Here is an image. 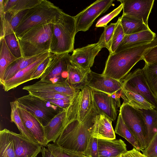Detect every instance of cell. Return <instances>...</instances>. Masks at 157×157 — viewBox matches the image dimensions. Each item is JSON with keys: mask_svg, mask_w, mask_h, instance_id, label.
<instances>
[{"mask_svg": "<svg viewBox=\"0 0 157 157\" xmlns=\"http://www.w3.org/2000/svg\"><path fill=\"white\" fill-rule=\"evenodd\" d=\"M121 157H147L135 147L121 155Z\"/></svg>", "mask_w": 157, "mask_h": 157, "instance_id": "obj_46", "label": "cell"}, {"mask_svg": "<svg viewBox=\"0 0 157 157\" xmlns=\"http://www.w3.org/2000/svg\"><path fill=\"white\" fill-rule=\"evenodd\" d=\"M51 53L48 52L26 68L17 73L13 77L4 81L1 85L5 91L14 89L21 84L31 80L32 75L38 66L49 56Z\"/></svg>", "mask_w": 157, "mask_h": 157, "instance_id": "obj_18", "label": "cell"}, {"mask_svg": "<svg viewBox=\"0 0 157 157\" xmlns=\"http://www.w3.org/2000/svg\"><path fill=\"white\" fill-rule=\"evenodd\" d=\"M123 6L121 4L112 12L101 18L96 24L97 28L104 27L112 19L117 16L123 10Z\"/></svg>", "mask_w": 157, "mask_h": 157, "instance_id": "obj_42", "label": "cell"}, {"mask_svg": "<svg viewBox=\"0 0 157 157\" xmlns=\"http://www.w3.org/2000/svg\"><path fill=\"white\" fill-rule=\"evenodd\" d=\"M11 133L17 157H36L41 152L43 146L41 144L33 143L20 133Z\"/></svg>", "mask_w": 157, "mask_h": 157, "instance_id": "obj_17", "label": "cell"}, {"mask_svg": "<svg viewBox=\"0 0 157 157\" xmlns=\"http://www.w3.org/2000/svg\"><path fill=\"white\" fill-rule=\"evenodd\" d=\"M47 147L55 157H84L82 153L65 149L54 143L48 144Z\"/></svg>", "mask_w": 157, "mask_h": 157, "instance_id": "obj_36", "label": "cell"}, {"mask_svg": "<svg viewBox=\"0 0 157 157\" xmlns=\"http://www.w3.org/2000/svg\"><path fill=\"white\" fill-rule=\"evenodd\" d=\"M98 157H117L126 152V145L121 139H98Z\"/></svg>", "mask_w": 157, "mask_h": 157, "instance_id": "obj_21", "label": "cell"}, {"mask_svg": "<svg viewBox=\"0 0 157 157\" xmlns=\"http://www.w3.org/2000/svg\"><path fill=\"white\" fill-rule=\"evenodd\" d=\"M125 124L135 135L142 148H146L145 127L143 117L138 109L123 102L119 110Z\"/></svg>", "mask_w": 157, "mask_h": 157, "instance_id": "obj_8", "label": "cell"}, {"mask_svg": "<svg viewBox=\"0 0 157 157\" xmlns=\"http://www.w3.org/2000/svg\"><path fill=\"white\" fill-rule=\"evenodd\" d=\"M138 110L143 117L145 124L146 147L157 133V110L155 109Z\"/></svg>", "mask_w": 157, "mask_h": 157, "instance_id": "obj_26", "label": "cell"}, {"mask_svg": "<svg viewBox=\"0 0 157 157\" xmlns=\"http://www.w3.org/2000/svg\"><path fill=\"white\" fill-rule=\"evenodd\" d=\"M125 35H130L150 29L142 20L122 14L118 18Z\"/></svg>", "mask_w": 157, "mask_h": 157, "instance_id": "obj_29", "label": "cell"}, {"mask_svg": "<svg viewBox=\"0 0 157 157\" xmlns=\"http://www.w3.org/2000/svg\"><path fill=\"white\" fill-rule=\"evenodd\" d=\"M51 54L47 57L37 67L31 78V80L40 78L48 65L51 59Z\"/></svg>", "mask_w": 157, "mask_h": 157, "instance_id": "obj_44", "label": "cell"}, {"mask_svg": "<svg viewBox=\"0 0 157 157\" xmlns=\"http://www.w3.org/2000/svg\"><path fill=\"white\" fill-rule=\"evenodd\" d=\"M122 81L125 87L137 92L157 110V99L147 82L143 68L129 73Z\"/></svg>", "mask_w": 157, "mask_h": 157, "instance_id": "obj_10", "label": "cell"}, {"mask_svg": "<svg viewBox=\"0 0 157 157\" xmlns=\"http://www.w3.org/2000/svg\"><path fill=\"white\" fill-rule=\"evenodd\" d=\"M103 48L98 41L74 49L71 55V63L82 70L89 71L93 66L96 56Z\"/></svg>", "mask_w": 157, "mask_h": 157, "instance_id": "obj_11", "label": "cell"}, {"mask_svg": "<svg viewBox=\"0 0 157 157\" xmlns=\"http://www.w3.org/2000/svg\"><path fill=\"white\" fill-rule=\"evenodd\" d=\"M93 105L98 114H102L112 121L116 120L117 109L120 107V100L114 99L111 94L92 90Z\"/></svg>", "mask_w": 157, "mask_h": 157, "instance_id": "obj_12", "label": "cell"}, {"mask_svg": "<svg viewBox=\"0 0 157 157\" xmlns=\"http://www.w3.org/2000/svg\"><path fill=\"white\" fill-rule=\"evenodd\" d=\"M0 157H17L11 131L6 128L0 131Z\"/></svg>", "mask_w": 157, "mask_h": 157, "instance_id": "obj_30", "label": "cell"}, {"mask_svg": "<svg viewBox=\"0 0 157 157\" xmlns=\"http://www.w3.org/2000/svg\"><path fill=\"white\" fill-rule=\"evenodd\" d=\"M10 104L11 110V121L15 123L20 131V133L24 137L35 144H40L25 126L18 111L16 100L11 102Z\"/></svg>", "mask_w": 157, "mask_h": 157, "instance_id": "obj_32", "label": "cell"}, {"mask_svg": "<svg viewBox=\"0 0 157 157\" xmlns=\"http://www.w3.org/2000/svg\"><path fill=\"white\" fill-rule=\"evenodd\" d=\"M142 151L147 157H157V133L149 144Z\"/></svg>", "mask_w": 157, "mask_h": 157, "instance_id": "obj_43", "label": "cell"}, {"mask_svg": "<svg viewBox=\"0 0 157 157\" xmlns=\"http://www.w3.org/2000/svg\"><path fill=\"white\" fill-rule=\"evenodd\" d=\"M23 89L28 92L32 91L57 93L70 96L76 95L80 91L73 88L67 80L62 82L52 83L41 80L31 85L24 86Z\"/></svg>", "mask_w": 157, "mask_h": 157, "instance_id": "obj_16", "label": "cell"}, {"mask_svg": "<svg viewBox=\"0 0 157 157\" xmlns=\"http://www.w3.org/2000/svg\"><path fill=\"white\" fill-rule=\"evenodd\" d=\"M112 122L105 115L97 113L93 120L91 136L97 139H115V132Z\"/></svg>", "mask_w": 157, "mask_h": 157, "instance_id": "obj_19", "label": "cell"}, {"mask_svg": "<svg viewBox=\"0 0 157 157\" xmlns=\"http://www.w3.org/2000/svg\"><path fill=\"white\" fill-rule=\"evenodd\" d=\"M157 45V37L148 44L109 54L102 75L122 81L133 66L143 60L144 54Z\"/></svg>", "mask_w": 157, "mask_h": 157, "instance_id": "obj_2", "label": "cell"}, {"mask_svg": "<svg viewBox=\"0 0 157 157\" xmlns=\"http://www.w3.org/2000/svg\"><path fill=\"white\" fill-rule=\"evenodd\" d=\"M156 37L155 33L150 29L133 34L125 35L115 53L148 44L154 40Z\"/></svg>", "mask_w": 157, "mask_h": 157, "instance_id": "obj_20", "label": "cell"}, {"mask_svg": "<svg viewBox=\"0 0 157 157\" xmlns=\"http://www.w3.org/2000/svg\"><path fill=\"white\" fill-rule=\"evenodd\" d=\"M53 24L35 26L17 37L23 57L49 52Z\"/></svg>", "mask_w": 157, "mask_h": 157, "instance_id": "obj_3", "label": "cell"}, {"mask_svg": "<svg viewBox=\"0 0 157 157\" xmlns=\"http://www.w3.org/2000/svg\"><path fill=\"white\" fill-rule=\"evenodd\" d=\"M18 110L22 121L29 132L38 143L43 147H47L44 126L30 112L17 103Z\"/></svg>", "mask_w": 157, "mask_h": 157, "instance_id": "obj_15", "label": "cell"}, {"mask_svg": "<svg viewBox=\"0 0 157 157\" xmlns=\"http://www.w3.org/2000/svg\"><path fill=\"white\" fill-rule=\"evenodd\" d=\"M48 52H46L32 57H22L18 59L10 64L6 69L3 78V81L12 78L17 73L27 68Z\"/></svg>", "mask_w": 157, "mask_h": 157, "instance_id": "obj_27", "label": "cell"}, {"mask_svg": "<svg viewBox=\"0 0 157 157\" xmlns=\"http://www.w3.org/2000/svg\"><path fill=\"white\" fill-rule=\"evenodd\" d=\"M113 0H98L74 16L76 32L88 30L95 19L113 5Z\"/></svg>", "mask_w": 157, "mask_h": 157, "instance_id": "obj_7", "label": "cell"}, {"mask_svg": "<svg viewBox=\"0 0 157 157\" xmlns=\"http://www.w3.org/2000/svg\"><path fill=\"white\" fill-rule=\"evenodd\" d=\"M76 33L74 16L64 12L53 24L50 52L56 54L73 52Z\"/></svg>", "mask_w": 157, "mask_h": 157, "instance_id": "obj_4", "label": "cell"}, {"mask_svg": "<svg viewBox=\"0 0 157 157\" xmlns=\"http://www.w3.org/2000/svg\"><path fill=\"white\" fill-rule=\"evenodd\" d=\"M120 95L123 100L124 102L136 109H155V107L140 94L136 91L125 87L124 85L120 90Z\"/></svg>", "mask_w": 157, "mask_h": 157, "instance_id": "obj_22", "label": "cell"}, {"mask_svg": "<svg viewBox=\"0 0 157 157\" xmlns=\"http://www.w3.org/2000/svg\"><path fill=\"white\" fill-rule=\"evenodd\" d=\"M63 13L62 10L50 2L41 0L28 10L14 33L17 37L35 26L53 24Z\"/></svg>", "mask_w": 157, "mask_h": 157, "instance_id": "obj_5", "label": "cell"}, {"mask_svg": "<svg viewBox=\"0 0 157 157\" xmlns=\"http://www.w3.org/2000/svg\"><path fill=\"white\" fill-rule=\"evenodd\" d=\"M143 60L146 64L157 62V45L150 48L144 54Z\"/></svg>", "mask_w": 157, "mask_h": 157, "instance_id": "obj_45", "label": "cell"}, {"mask_svg": "<svg viewBox=\"0 0 157 157\" xmlns=\"http://www.w3.org/2000/svg\"><path fill=\"white\" fill-rule=\"evenodd\" d=\"M98 139L91 136L83 153L84 157H98Z\"/></svg>", "mask_w": 157, "mask_h": 157, "instance_id": "obj_41", "label": "cell"}, {"mask_svg": "<svg viewBox=\"0 0 157 157\" xmlns=\"http://www.w3.org/2000/svg\"><path fill=\"white\" fill-rule=\"evenodd\" d=\"M0 83L3 81V78L7 67L18 59L9 50L4 39H0Z\"/></svg>", "mask_w": 157, "mask_h": 157, "instance_id": "obj_34", "label": "cell"}, {"mask_svg": "<svg viewBox=\"0 0 157 157\" xmlns=\"http://www.w3.org/2000/svg\"><path fill=\"white\" fill-rule=\"evenodd\" d=\"M116 23H111L104 27L103 32L99 38V42L103 48L109 51L114 31L116 25Z\"/></svg>", "mask_w": 157, "mask_h": 157, "instance_id": "obj_37", "label": "cell"}, {"mask_svg": "<svg viewBox=\"0 0 157 157\" xmlns=\"http://www.w3.org/2000/svg\"><path fill=\"white\" fill-rule=\"evenodd\" d=\"M11 52L17 59L22 57L20 46L15 33L11 34L3 37Z\"/></svg>", "mask_w": 157, "mask_h": 157, "instance_id": "obj_39", "label": "cell"}, {"mask_svg": "<svg viewBox=\"0 0 157 157\" xmlns=\"http://www.w3.org/2000/svg\"><path fill=\"white\" fill-rule=\"evenodd\" d=\"M70 56L68 53H52L51 60L40 77V80L52 83L66 80L68 67L71 63Z\"/></svg>", "mask_w": 157, "mask_h": 157, "instance_id": "obj_9", "label": "cell"}, {"mask_svg": "<svg viewBox=\"0 0 157 157\" xmlns=\"http://www.w3.org/2000/svg\"><path fill=\"white\" fill-rule=\"evenodd\" d=\"M143 69L147 82L157 99V62L149 64H145Z\"/></svg>", "mask_w": 157, "mask_h": 157, "instance_id": "obj_35", "label": "cell"}, {"mask_svg": "<svg viewBox=\"0 0 157 157\" xmlns=\"http://www.w3.org/2000/svg\"><path fill=\"white\" fill-rule=\"evenodd\" d=\"M28 10L21 11L14 15L6 12L0 17V39L15 33Z\"/></svg>", "mask_w": 157, "mask_h": 157, "instance_id": "obj_24", "label": "cell"}, {"mask_svg": "<svg viewBox=\"0 0 157 157\" xmlns=\"http://www.w3.org/2000/svg\"><path fill=\"white\" fill-rule=\"evenodd\" d=\"M81 96L79 110V118L82 121L93 107L92 89L86 86L81 90Z\"/></svg>", "mask_w": 157, "mask_h": 157, "instance_id": "obj_33", "label": "cell"}, {"mask_svg": "<svg viewBox=\"0 0 157 157\" xmlns=\"http://www.w3.org/2000/svg\"><path fill=\"white\" fill-rule=\"evenodd\" d=\"M123 86L119 81L90 70L87 75L86 86L92 90L112 94L120 90Z\"/></svg>", "mask_w": 157, "mask_h": 157, "instance_id": "obj_14", "label": "cell"}, {"mask_svg": "<svg viewBox=\"0 0 157 157\" xmlns=\"http://www.w3.org/2000/svg\"><path fill=\"white\" fill-rule=\"evenodd\" d=\"M66 109H63L60 112L44 126V135L48 144L51 141L55 143L60 134L64 126Z\"/></svg>", "mask_w": 157, "mask_h": 157, "instance_id": "obj_23", "label": "cell"}, {"mask_svg": "<svg viewBox=\"0 0 157 157\" xmlns=\"http://www.w3.org/2000/svg\"><path fill=\"white\" fill-rule=\"evenodd\" d=\"M116 23L110 49L109 51L110 54H113L115 52L125 35L119 18Z\"/></svg>", "mask_w": 157, "mask_h": 157, "instance_id": "obj_38", "label": "cell"}, {"mask_svg": "<svg viewBox=\"0 0 157 157\" xmlns=\"http://www.w3.org/2000/svg\"><path fill=\"white\" fill-rule=\"evenodd\" d=\"M80 91L66 109L63 129L55 143L67 150L83 153L91 137L93 120L97 113L94 105L90 113L81 121L79 116Z\"/></svg>", "mask_w": 157, "mask_h": 157, "instance_id": "obj_1", "label": "cell"}, {"mask_svg": "<svg viewBox=\"0 0 157 157\" xmlns=\"http://www.w3.org/2000/svg\"><path fill=\"white\" fill-rule=\"evenodd\" d=\"M41 0H15L14 6L7 12L15 15L19 12L30 9L38 3Z\"/></svg>", "mask_w": 157, "mask_h": 157, "instance_id": "obj_40", "label": "cell"}, {"mask_svg": "<svg viewBox=\"0 0 157 157\" xmlns=\"http://www.w3.org/2000/svg\"><path fill=\"white\" fill-rule=\"evenodd\" d=\"M123 5L122 14L142 20L148 25V18L154 0H119Z\"/></svg>", "mask_w": 157, "mask_h": 157, "instance_id": "obj_13", "label": "cell"}, {"mask_svg": "<svg viewBox=\"0 0 157 157\" xmlns=\"http://www.w3.org/2000/svg\"><path fill=\"white\" fill-rule=\"evenodd\" d=\"M121 155H120V156H118V157H121Z\"/></svg>", "mask_w": 157, "mask_h": 157, "instance_id": "obj_49", "label": "cell"}, {"mask_svg": "<svg viewBox=\"0 0 157 157\" xmlns=\"http://www.w3.org/2000/svg\"><path fill=\"white\" fill-rule=\"evenodd\" d=\"M90 71L82 70L70 63L68 67L67 82L73 88L80 90L86 85L87 75Z\"/></svg>", "mask_w": 157, "mask_h": 157, "instance_id": "obj_28", "label": "cell"}, {"mask_svg": "<svg viewBox=\"0 0 157 157\" xmlns=\"http://www.w3.org/2000/svg\"><path fill=\"white\" fill-rule=\"evenodd\" d=\"M28 93L49 101L63 109H66L71 104L77 95L70 96L57 93L37 91H30Z\"/></svg>", "mask_w": 157, "mask_h": 157, "instance_id": "obj_25", "label": "cell"}, {"mask_svg": "<svg viewBox=\"0 0 157 157\" xmlns=\"http://www.w3.org/2000/svg\"><path fill=\"white\" fill-rule=\"evenodd\" d=\"M41 152L42 157H55L48 148L44 147H42Z\"/></svg>", "mask_w": 157, "mask_h": 157, "instance_id": "obj_47", "label": "cell"}, {"mask_svg": "<svg viewBox=\"0 0 157 157\" xmlns=\"http://www.w3.org/2000/svg\"><path fill=\"white\" fill-rule=\"evenodd\" d=\"M4 0H0V18L2 17L4 14Z\"/></svg>", "mask_w": 157, "mask_h": 157, "instance_id": "obj_48", "label": "cell"}, {"mask_svg": "<svg viewBox=\"0 0 157 157\" xmlns=\"http://www.w3.org/2000/svg\"><path fill=\"white\" fill-rule=\"evenodd\" d=\"M114 132L125 138L138 150L142 151L143 150L135 135L125 124L120 113L118 117Z\"/></svg>", "mask_w": 157, "mask_h": 157, "instance_id": "obj_31", "label": "cell"}, {"mask_svg": "<svg viewBox=\"0 0 157 157\" xmlns=\"http://www.w3.org/2000/svg\"><path fill=\"white\" fill-rule=\"evenodd\" d=\"M18 104L31 112L43 126L63 109L30 94L17 98Z\"/></svg>", "mask_w": 157, "mask_h": 157, "instance_id": "obj_6", "label": "cell"}]
</instances>
